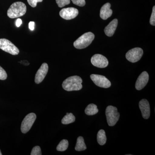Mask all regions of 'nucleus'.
<instances>
[{
  "mask_svg": "<svg viewBox=\"0 0 155 155\" xmlns=\"http://www.w3.org/2000/svg\"><path fill=\"white\" fill-rule=\"evenodd\" d=\"M82 80L79 76H71L67 78L62 84L63 88L68 91H79L82 88Z\"/></svg>",
  "mask_w": 155,
  "mask_h": 155,
  "instance_id": "nucleus-1",
  "label": "nucleus"
},
{
  "mask_svg": "<svg viewBox=\"0 0 155 155\" xmlns=\"http://www.w3.org/2000/svg\"><path fill=\"white\" fill-rule=\"evenodd\" d=\"M26 10V6L24 3L22 2H16L10 6L7 14L8 17L11 19L18 18L25 15Z\"/></svg>",
  "mask_w": 155,
  "mask_h": 155,
  "instance_id": "nucleus-2",
  "label": "nucleus"
},
{
  "mask_svg": "<svg viewBox=\"0 0 155 155\" xmlns=\"http://www.w3.org/2000/svg\"><path fill=\"white\" fill-rule=\"evenodd\" d=\"M94 38V35L91 32L84 34L74 42L73 45L76 48L81 49L87 47Z\"/></svg>",
  "mask_w": 155,
  "mask_h": 155,
  "instance_id": "nucleus-3",
  "label": "nucleus"
},
{
  "mask_svg": "<svg viewBox=\"0 0 155 155\" xmlns=\"http://www.w3.org/2000/svg\"><path fill=\"white\" fill-rule=\"evenodd\" d=\"M106 115L108 125L114 126L119 121L120 114L117 108L112 106H109L106 110Z\"/></svg>",
  "mask_w": 155,
  "mask_h": 155,
  "instance_id": "nucleus-4",
  "label": "nucleus"
},
{
  "mask_svg": "<svg viewBox=\"0 0 155 155\" xmlns=\"http://www.w3.org/2000/svg\"><path fill=\"white\" fill-rule=\"evenodd\" d=\"M0 49L13 55H17L19 53V49L11 41L5 38L0 39Z\"/></svg>",
  "mask_w": 155,
  "mask_h": 155,
  "instance_id": "nucleus-5",
  "label": "nucleus"
},
{
  "mask_svg": "<svg viewBox=\"0 0 155 155\" xmlns=\"http://www.w3.org/2000/svg\"><path fill=\"white\" fill-rule=\"evenodd\" d=\"M36 119V114L30 113L28 114L23 119L21 126L22 133L26 134L30 130Z\"/></svg>",
  "mask_w": 155,
  "mask_h": 155,
  "instance_id": "nucleus-6",
  "label": "nucleus"
},
{
  "mask_svg": "<svg viewBox=\"0 0 155 155\" xmlns=\"http://www.w3.org/2000/svg\"><path fill=\"white\" fill-rule=\"evenodd\" d=\"M143 51L141 48H136L129 50L126 53V59L131 63H135L141 59L143 55Z\"/></svg>",
  "mask_w": 155,
  "mask_h": 155,
  "instance_id": "nucleus-7",
  "label": "nucleus"
},
{
  "mask_svg": "<svg viewBox=\"0 0 155 155\" xmlns=\"http://www.w3.org/2000/svg\"><path fill=\"white\" fill-rule=\"evenodd\" d=\"M90 77L95 84L99 87L107 88L111 86L110 81L103 75L92 74Z\"/></svg>",
  "mask_w": 155,
  "mask_h": 155,
  "instance_id": "nucleus-8",
  "label": "nucleus"
},
{
  "mask_svg": "<svg viewBox=\"0 0 155 155\" xmlns=\"http://www.w3.org/2000/svg\"><path fill=\"white\" fill-rule=\"evenodd\" d=\"M91 64L97 67L105 68L107 67L109 62L107 58L102 55L96 54L93 56L91 59Z\"/></svg>",
  "mask_w": 155,
  "mask_h": 155,
  "instance_id": "nucleus-9",
  "label": "nucleus"
},
{
  "mask_svg": "<svg viewBox=\"0 0 155 155\" xmlns=\"http://www.w3.org/2000/svg\"><path fill=\"white\" fill-rule=\"evenodd\" d=\"M78 14V9L74 8H68L62 9L60 12V16L66 20L75 18Z\"/></svg>",
  "mask_w": 155,
  "mask_h": 155,
  "instance_id": "nucleus-10",
  "label": "nucleus"
},
{
  "mask_svg": "<svg viewBox=\"0 0 155 155\" xmlns=\"http://www.w3.org/2000/svg\"><path fill=\"white\" fill-rule=\"evenodd\" d=\"M48 71V66L46 63H43L42 64L41 67L38 70L35 76V83L38 84L41 83L44 79L46 75L47 74Z\"/></svg>",
  "mask_w": 155,
  "mask_h": 155,
  "instance_id": "nucleus-11",
  "label": "nucleus"
},
{
  "mask_svg": "<svg viewBox=\"0 0 155 155\" xmlns=\"http://www.w3.org/2000/svg\"><path fill=\"white\" fill-rule=\"evenodd\" d=\"M149 76L147 72L144 71L139 75L135 84V88L137 90H141L144 88L148 82Z\"/></svg>",
  "mask_w": 155,
  "mask_h": 155,
  "instance_id": "nucleus-12",
  "label": "nucleus"
},
{
  "mask_svg": "<svg viewBox=\"0 0 155 155\" xmlns=\"http://www.w3.org/2000/svg\"><path fill=\"white\" fill-rule=\"evenodd\" d=\"M139 108L140 109L143 117L144 119H147L149 118L150 110L149 102L146 99H143L140 101Z\"/></svg>",
  "mask_w": 155,
  "mask_h": 155,
  "instance_id": "nucleus-13",
  "label": "nucleus"
},
{
  "mask_svg": "<svg viewBox=\"0 0 155 155\" xmlns=\"http://www.w3.org/2000/svg\"><path fill=\"white\" fill-rule=\"evenodd\" d=\"M110 3H107L102 7L100 11V17L102 19L106 20L112 16L113 11L110 9Z\"/></svg>",
  "mask_w": 155,
  "mask_h": 155,
  "instance_id": "nucleus-14",
  "label": "nucleus"
},
{
  "mask_svg": "<svg viewBox=\"0 0 155 155\" xmlns=\"http://www.w3.org/2000/svg\"><path fill=\"white\" fill-rule=\"evenodd\" d=\"M118 19H115L111 21L105 27V33L107 36L111 37L114 35L118 25Z\"/></svg>",
  "mask_w": 155,
  "mask_h": 155,
  "instance_id": "nucleus-15",
  "label": "nucleus"
},
{
  "mask_svg": "<svg viewBox=\"0 0 155 155\" xmlns=\"http://www.w3.org/2000/svg\"><path fill=\"white\" fill-rule=\"evenodd\" d=\"M87 149L86 145L84 143V140L82 137H78L77 142L75 147V150L77 151L85 150Z\"/></svg>",
  "mask_w": 155,
  "mask_h": 155,
  "instance_id": "nucleus-16",
  "label": "nucleus"
},
{
  "mask_svg": "<svg viewBox=\"0 0 155 155\" xmlns=\"http://www.w3.org/2000/svg\"><path fill=\"white\" fill-rule=\"evenodd\" d=\"M98 109L97 105L94 104H90L86 107L85 110V113L88 116H93L98 112Z\"/></svg>",
  "mask_w": 155,
  "mask_h": 155,
  "instance_id": "nucleus-17",
  "label": "nucleus"
},
{
  "mask_svg": "<svg viewBox=\"0 0 155 155\" xmlns=\"http://www.w3.org/2000/svg\"><path fill=\"white\" fill-rule=\"evenodd\" d=\"M97 140L99 144L101 145H104L107 141L106 133L104 130H100L97 134Z\"/></svg>",
  "mask_w": 155,
  "mask_h": 155,
  "instance_id": "nucleus-18",
  "label": "nucleus"
},
{
  "mask_svg": "<svg viewBox=\"0 0 155 155\" xmlns=\"http://www.w3.org/2000/svg\"><path fill=\"white\" fill-rule=\"evenodd\" d=\"M75 116L72 113H67L66 115L63 119H62V123L64 125H67V124H70V123H73L75 122Z\"/></svg>",
  "mask_w": 155,
  "mask_h": 155,
  "instance_id": "nucleus-19",
  "label": "nucleus"
},
{
  "mask_svg": "<svg viewBox=\"0 0 155 155\" xmlns=\"http://www.w3.org/2000/svg\"><path fill=\"white\" fill-rule=\"evenodd\" d=\"M69 142L67 140H63L57 147V150L58 151H64L68 148Z\"/></svg>",
  "mask_w": 155,
  "mask_h": 155,
  "instance_id": "nucleus-20",
  "label": "nucleus"
},
{
  "mask_svg": "<svg viewBox=\"0 0 155 155\" xmlns=\"http://www.w3.org/2000/svg\"><path fill=\"white\" fill-rule=\"evenodd\" d=\"M56 2L58 7L63 8L65 6L69 5L70 3V0H56Z\"/></svg>",
  "mask_w": 155,
  "mask_h": 155,
  "instance_id": "nucleus-21",
  "label": "nucleus"
},
{
  "mask_svg": "<svg viewBox=\"0 0 155 155\" xmlns=\"http://www.w3.org/2000/svg\"><path fill=\"white\" fill-rule=\"evenodd\" d=\"M31 155H42L41 150L39 146H35L31 150Z\"/></svg>",
  "mask_w": 155,
  "mask_h": 155,
  "instance_id": "nucleus-22",
  "label": "nucleus"
},
{
  "mask_svg": "<svg viewBox=\"0 0 155 155\" xmlns=\"http://www.w3.org/2000/svg\"><path fill=\"white\" fill-rule=\"evenodd\" d=\"M8 75L6 71L0 66V80H5L7 79Z\"/></svg>",
  "mask_w": 155,
  "mask_h": 155,
  "instance_id": "nucleus-23",
  "label": "nucleus"
},
{
  "mask_svg": "<svg viewBox=\"0 0 155 155\" xmlns=\"http://www.w3.org/2000/svg\"><path fill=\"white\" fill-rule=\"evenodd\" d=\"M150 22L151 25L155 26V7L153 6V8L152 13L150 19Z\"/></svg>",
  "mask_w": 155,
  "mask_h": 155,
  "instance_id": "nucleus-24",
  "label": "nucleus"
},
{
  "mask_svg": "<svg viewBox=\"0 0 155 155\" xmlns=\"http://www.w3.org/2000/svg\"><path fill=\"white\" fill-rule=\"evenodd\" d=\"M72 1L74 5L80 7H83L85 5V0H72Z\"/></svg>",
  "mask_w": 155,
  "mask_h": 155,
  "instance_id": "nucleus-25",
  "label": "nucleus"
},
{
  "mask_svg": "<svg viewBox=\"0 0 155 155\" xmlns=\"http://www.w3.org/2000/svg\"><path fill=\"white\" fill-rule=\"evenodd\" d=\"M43 0H27L28 4L32 8H35L38 2H41Z\"/></svg>",
  "mask_w": 155,
  "mask_h": 155,
  "instance_id": "nucleus-26",
  "label": "nucleus"
},
{
  "mask_svg": "<svg viewBox=\"0 0 155 155\" xmlns=\"http://www.w3.org/2000/svg\"><path fill=\"white\" fill-rule=\"evenodd\" d=\"M35 23L33 21H31L28 24V27L31 30L33 31L35 29Z\"/></svg>",
  "mask_w": 155,
  "mask_h": 155,
  "instance_id": "nucleus-27",
  "label": "nucleus"
},
{
  "mask_svg": "<svg viewBox=\"0 0 155 155\" xmlns=\"http://www.w3.org/2000/svg\"><path fill=\"white\" fill-rule=\"evenodd\" d=\"M22 24V20L20 19H17L16 21V25L17 27H19Z\"/></svg>",
  "mask_w": 155,
  "mask_h": 155,
  "instance_id": "nucleus-28",
  "label": "nucleus"
},
{
  "mask_svg": "<svg viewBox=\"0 0 155 155\" xmlns=\"http://www.w3.org/2000/svg\"><path fill=\"white\" fill-rule=\"evenodd\" d=\"M2 155V153H1V150H0V155Z\"/></svg>",
  "mask_w": 155,
  "mask_h": 155,
  "instance_id": "nucleus-29",
  "label": "nucleus"
}]
</instances>
